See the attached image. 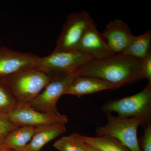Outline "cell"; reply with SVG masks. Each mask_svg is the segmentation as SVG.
I'll return each instance as SVG.
<instances>
[{"mask_svg": "<svg viewBox=\"0 0 151 151\" xmlns=\"http://www.w3.org/2000/svg\"><path fill=\"white\" fill-rule=\"evenodd\" d=\"M142 61L126 55L115 54L103 60H93L76 73L77 76L94 77L107 81L118 89L145 78Z\"/></svg>", "mask_w": 151, "mask_h": 151, "instance_id": "obj_1", "label": "cell"}, {"mask_svg": "<svg viewBox=\"0 0 151 151\" xmlns=\"http://www.w3.org/2000/svg\"><path fill=\"white\" fill-rule=\"evenodd\" d=\"M52 76L36 66L25 68L3 78L18 104H29L51 80Z\"/></svg>", "mask_w": 151, "mask_h": 151, "instance_id": "obj_2", "label": "cell"}, {"mask_svg": "<svg viewBox=\"0 0 151 151\" xmlns=\"http://www.w3.org/2000/svg\"><path fill=\"white\" fill-rule=\"evenodd\" d=\"M102 111L105 113L116 112L121 117L137 119L145 129L151 124V84L148 83L141 92L132 96L108 101L103 105Z\"/></svg>", "mask_w": 151, "mask_h": 151, "instance_id": "obj_3", "label": "cell"}, {"mask_svg": "<svg viewBox=\"0 0 151 151\" xmlns=\"http://www.w3.org/2000/svg\"><path fill=\"white\" fill-rule=\"evenodd\" d=\"M105 114L107 123L96 128L97 137L110 136L120 141L131 151H142L137 138L140 121L134 118L114 116L110 113Z\"/></svg>", "mask_w": 151, "mask_h": 151, "instance_id": "obj_4", "label": "cell"}, {"mask_svg": "<svg viewBox=\"0 0 151 151\" xmlns=\"http://www.w3.org/2000/svg\"><path fill=\"white\" fill-rule=\"evenodd\" d=\"M93 60L91 56L77 50L53 51L47 56L40 57L36 67L54 76L76 73L80 68Z\"/></svg>", "mask_w": 151, "mask_h": 151, "instance_id": "obj_5", "label": "cell"}, {"mask_svg": "<svg viewBox=\"0 0 151 151\" xmlns=\"http://www.w3.org/2000/svg\"><path fill=\"white\" fill-rule=\"evenodd\" d=\"M93 23L89 14L86 11L70 14L63 25L53 51L77 50L84 34Z\"/></svg>", "mask_w": 151, "mask_h": 151, "instance_id": "obj_6", "label": "cell"}, {"mask_svg": "<svg viewBox=\"0 0 151 151\" xmlns=\"http://www.w3.org/2000/svg\"><path fill=\"white\" fill-rule=\"evenodd\" d=\"M77 76L76 72L52 76L51 80L42 92L28 105L32 109L42 113L53 115L59 114L57 109V103Z\"/></svg>", "mask_w": 151, "mask_h": 151, "instance_id": "obj_7", "label": "cell"}, {"mask_svg": "<svg viewBox=\"0 0 151 151\" xmlns=\"http://www.w3.org/2000/svg\"><path fill=\"white\" fill-rule=\"evenodd\" d=\"M9 119L18 126H28L34 127L45 125H65L68 119L66 116L60 113L49 114L36 111L28 104H18L6 114Z\"/></svg>", "mask_w": 151, "mask_h": 151, "instance_id": "obj_8", "label": "cell"}, {"mask_svg": "<svg viewBox=\"0 0 151 151\" xmlns=\"http://www.w3.org/2000/svg\"><path fill=\"white\" fill-rule=\"evenodd\" d=\"M40 57L0 47V79L27 68L36 66Z\"/></svg>", "mask_w": 151, "mask_h": 151, "instance_id": "obj_9", "label": "cell"}, {"mask_svg": "<svg viewBox=\"0 0 151 151\" xmlns=\"http://www.w3.org/2000/svg\"><path fill=\"white\" fill-rule=\"evenodd\" d=\"M101 35L109 48L116 54H123L133 36L129 25L117 19L108 23Z\"/></svg>", "mask_w": 151, "mask_h": 151, "instance_id": "obj_10", "label": "cell"}, {"mask_svg": "<svg viewBox=\"0 0 151 151\" xmlns=\"http://www.w3.org/2000/svg\"><path fill=\"white\" fill-rule=\"evenodd\" d=\"M77 50L96 60L105 59L116 54L109 48L94 23L86 31Z\"/></svg>", "mask_w": 151, "mask_h": 151, "instance_id": "obj_11", "label": "cell"}, {"mask_svg": "<svg viewBox=\"0 0 151 151\" xmlns=\"http://www.w3.org/2000/svg\"><path fill=\"white\" fill-rule=\"evenodd\" d=\"M117 89L113 84L99 78L88 76H76L65 90V94L80 97L107 89Z\"/></svg>", "mask_w": 151, "mask_h": 151, "instance_id": "obj_12", "label": "cell"}, {"mask_svg": "<svg viewBox=\"0 0 151 151\" xmlns=\"http://www.w3.org/2000/svg\"><path fill=\"white\" fill-rule=\"evenodd\" d=\"M65 125H45L35 127L31 140L23 151H40L47 143L65 133Z\"/></svg>", "mask_w": 151, "mask_h": 151, "instance_id": "obj_13", "label": "cell"}, {"mask_svg": "<svg viewBox=\"0 0 151 151\" xmlns=\"http://www.w3.org/2000/svg\"><path fill=\"white\" fill-rule=\"evenodd\" d=\"M35 127L20 126L7 135L0 148L8 149L16 151H23L31 140Z\"/></svg>", "mask_w": 151, "mask_h": 151, "instance_id": "obj_14", "label": "cell"}, {"mask_svg": "<svg viewBox=\"0 0 151 151\" xmlns=\"http://www.w3.org/2000/svg\"><path fill=\"white\" fill-rule=\"evenodd\" d=\"M151 32L132 37L123 54L143 60L151 52Z\"/></svg>", "mask_w": 151, "mask_h": 151, "instance_id": "obj_15", "label": "cell"}, {"mask_svg": "<svg viewBox=\"0 0 151 151\" xmlns=\"http://www.w3.org/2000/svg\"><path fill=\"white\" fill-rule=\"evenodd\" d=\"M78 135L85 142L94 146L100 151H131L120 141L110 136L92 137L78 134Z\"/></svg>", "mask_w": 151, "mask_h": 151, "instance_id": "obj_16", "label": "cell"}, {"mask_svg": "<svg viewBox=\"0 0 151 151\" xmlns=\"http://www.w3.org/2000/svg\"><path fill=\"white\" fill-rule=\"evenodd\" d=\"M86 143L73 133L60 138L53 144V147L59 151H86Z\"/></svg>", "mask_w": 151, "mask_h": 151, "instance_id": "obj_17", "label": "cell"}, {"mask_svg": "<svg viewBox=\"0 0 151 151\" xmlns=\"http://www.w3.org/2000/svg\"><path fill=\"white\" fill-rule=\"evenodd\" d=\"M17 104L15 98L3 78L0 79V113L7 114Z\"/></svg>", "mask_w": 151, "mask_h": 151, "instance_id": "obj_18", "label": "cell"}, {"mask_svg": "<svg viewBox=\"0 0 151 151\" xmlns=\"http://www.w3.org/2000/svg\"><path fill=\"white\" fill-rule=\"evenodd\" d=\"M17 127L11 122L6 114L0 113V148L7 135Z\"/></svg>", "mask_w": 151, "mask_h": 151, "instance_id": "obj_19", "label": "cell"}, {"mask_svg": "<svg viewBox=\"0 0 151 151\" xmlns=\"http://www.w3.org/2000/svg\"><path fill=\"white\" fill-rule=\"evenodd\" d=\"M143 151H151V124L145 128V132L142 139Z\"/></svg>", "mask_w": 151, "mask_h": 151, "instance_id": "obj_20", "label": "cell"}, {"mask_svg": "<svg viewBox=\"0 0 151 151\" xmlns=\"http://www.w3.org/2000/svg\"><path fill=\"white\" fill-rule=\"evenodd\" d=\"M142 61L143 74L145 78L148 80V83L151 84V52Z\"/></svg>", "mask_w": 151, "mask_h": 151, "instance_id": "obj_21", "label": "cell"}, {"mask_svg": "<svg viewBox=\"0 0 151 151\" xmlns=\"http://www.w3.org/2000/svg\"><path fill=\"white\" fill-rule=\"evenodd\" d=\"M86 151H100L97 148L86 143Z\"/></svg>", "mask_w": 151, "mask_h": 151, "instance_id": "obj_22", "label": "cell"}, {"mask_svg": "<svg viewBox=\"0 0 151 151\" xmlns=\"http://www.w3.org/2000/svg\"><path fill=\"white\" fill-rule=\"evenodd\" d=\"M0 151H11V150L9 149L1 148H0Z\"/></svg>", "mask_w": 151, "mask_h": 151, "instance_id": "obj_23", "label": "cell"}, {"mask_svg": "<svg viewBox=\"0 0 151 151\" xmlns=\"http://www.w3.org/2000/svg\"><path fill=\"white\" fill-rule=\"evenodd\" d=\"M11 151H16L14 150H11Z\"/></svg>", "mask_w": 151, "mask_h": 151, "instance_id": "obj_24", "label": "cell"}, {"mask_svg": "<svg viewBox=\"0 0 151 151\" xmlns=\"http://www.w3.org/2000/svg\"><path fill=\"white\" fill-rule=\"evenodd\" d=\"M0 44H1V39H0Z\"/></svg>", "mask_w": 151, "mask_h": 151, "instance_id": "obj_25", "label": "cell"}]
</instances>
